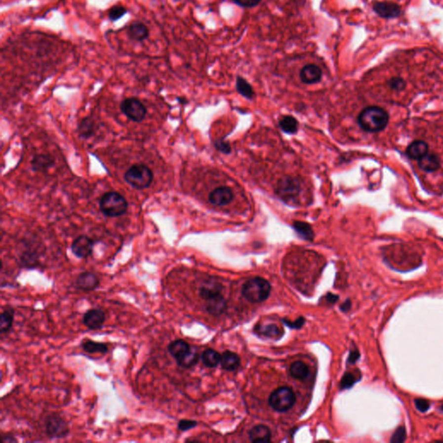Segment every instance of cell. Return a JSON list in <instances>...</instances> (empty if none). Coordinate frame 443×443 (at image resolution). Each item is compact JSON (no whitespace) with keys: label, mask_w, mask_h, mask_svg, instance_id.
<instances>
[{"label":"cell","mask_w":443,"mask_h":443,"mask_svg":"<svg viewBox=\"0 0 443 443\" xmlns=\"http://www.w3.org/2000/svg\"><path fill=\"white\" fill-rule=\"evenodd\" d=\"M81 347L83 349L85 353H89V354H95V353H101V354H106L109 351L108 346L107 344L102 342H96L93 341L90 339H86L81 343Z\"/></svg>","instance_id":"d4e9b609"},{"label":"cell","mask_w":443,"mask_h":443,"mask_svg":"<svg viewBox=\"0 0 443 443\" xmlns=\"http://www.w3.org/2000/svg\"><path fill=\"white\" fill-rule=\"evenodd\" d=\"M358 380H359V378L354 374L352 373V372H346L345 374V376L343 377L342 380H341L340 387H341V389H349L356 382H358Z\"/></svg>","instance_id":"d590c367"},{"label":"cell","mask_w":443,"mask_h":443,"mask_svg":"<svg viewBox=\"0 0 443 443\" xmlns=\"http://www.w3.org/2000/svg\"><path fill=\"white\" fill-rule=\"evenodd\" d=\"M221 364L224 368V370H229V371H233L238 369L240 365V358L238 357V354L226 351L224 352V354L221 356Z\"/></svg>","instance_id":"603a6c76"},{"label":"cell","mask_w":443,"mask_h":443,"mask_svg":"<svg viewBox=\"0 0 443 443\" xmlns=\"http://www.w3.org/2000/svg\"><path fill=\"white\" fill-rule=\"evenodd\" d=\"M280 126L283 132L289 134H294L298 131V121L292 116H284L280 121Z\"/></svg>","instance_id":"4dcf8cb0"},{"label":"cell","mask_w":443,"mask_h":443,"mask_svg":"<svg viewBox=\"0 0 443 443\" xmlns=\"http://www.w3.org/2000/svg\"><path fill=\"white\" fill-rule=\"evenodd\" d=\"M259 332L262 335L272 338V339H279L282 336V330L278 327L276 324H267L264 326H259Z\"/></svg>","instance_id":"1f68e13d"},{"label":"cell","mask_w":443,"mask_h":443,"mask_svg":"<svg viewBox=\"0 0 443 443\" xmlns=\"http://www.w3.org/2000/svg\"><path fill=\"white\" fill-rule=\"evenodd\" d=\"M406 438H407V433H406V429H405L404 427H399L391 436V443H404L405 441H406Z\"/></svg>","instance_id":"e575fe53"},{"label":"cell","mask_w":443,"mask_h":443,"mask_svg":"<svg viewBox=\"0 0 443 443\" xmlns=\"http://www.w3.org/2000/svg\"><path fill=\"white\" fill-rule=\"evenodd\" d=\"M360 352L358 351V349L352 350L351 353H350L349 358H348V363H356L358 360L360 359Z\"/></svg>","instance_id":"b9f144b4"},{"label":"cell","mask_w":443,"mask_h":443,"mask_svg":"<svg viewBox=\"0 0 443 443\" xmlns=\"http://www.w3.org/2000/svg\"><path fill=\"white\" fill-rule=\"evenodd\" d=\"M2 443H18V440L16 439L15 436H8V435H6V436H2Z\"/></svg>","instance_id":"ee69618b"},{"label":"cell","mask_w":443,"mask_h":443,"mask_svg":"<svg viewBox=\"0 0 443 443\" xmlns=\"http://www.w3.org/2000/svg\"><path fill=\"white\" fill-rule=\"evenodd\" d=\"M289 372L293 378L298 380H304L308 377L309 369L306 363L301 361H296L291 364Z\"/></svg>","instance_id":"484cf974"},{"label":"cell","mask_w":443,"mask_h":443,"mask_svg":"<svg viewBox=\"0 0 443 443\" xmlns=\"http://www.w3.org/2000/svg\"><path fill=\"white\" fill-rule=\"evenodd\" d=\"M302 191V183L299 178L284 177L277 185V194L285 202H294Z\"/></svg>","instance_id":"5b68a950"},{"label":"cell","mask_w":443,"mask_h":443,"mask_svg":"<svg viewBox=\"0 0 443 443\" xmlns=\"http://www.w3.org/2000/svg\"><path fill=\"white\" fill-rule=\"evenodd\" d=\"M351 307H352V301L350 300H346L344 303L342 304V306L340 307V309L343 311V312H348V311L351 309Z\"/></svg>","instance_id":"f6af8a7d"},{"label":"cell","mask_w":443,"mask_h":443,"mask_svg":"<svg viewBox=\"0 0 443 443\" xmlns=\"http://www.w3.org/2000/svg\"><path fill=\"white\" fill-rule=\"evenodd\" d=\"M14 310L11 307H7L3 310L0 316V332L6 334L11 331L14 321Z\"/></svg>","instance_id":"7402d4cb"},{"label":"cell","mask_w":443,"mask_h":443,"mask_svg":"<svg viewBox=\"0 0 443 443\" xmlns=\"http://www.w3.org/2000/svg\"><path fill=\"white\" fill-rule=\"evenodd\" d=\"M106 319L104 311L99 308H92L83 314L82 323L89 330H99L103 327Z\"/></svg>","instance_id":"30bf717a"},{"label":"cell","mask_w":443,"mask_h":443,"mask_svg":"<svg viewBox=\"0 0 443 443\" xmlns=\"http://www.w3.org/2000/svg\"><path fill=\"white\" fill-rule=\"evenodd\" d=\"M202 360L205 366L214 368L221 362V356L215 350L208 349L202 353Z\"/></svg>","instance_id":"f1b7e54d"},{"label":"cell","mask_w":443,"mask_h":443,"mask_svg":"<svg viewBox=\"0 0 443 443\" xmlns=\"http://www.w3.org/2000/svg\"><path fill=\"white\" fill-rule=\"evenodd\" d=\"M206 302H207L206 305L207 311L209 314L216 316L223 314L226 308V301L224 300V297L222 296V294L206 300Z\"/></svg>","instance_id":"cb8c5ba5"},{"label":"cell","mask_w":443,"mask_h":443,"mask_svg":"<svg viewBox=\"0 0 443 443\" xmlns=\"http://www.w3.org/2000/svg\"><path fill=\"white\" fill-rule=\"evenodd\" d=\"M418 165L422 171L426 172H434L439 169L441 161L436 154L429 153L426 154L424 157L419 160Z\"/></svg>","instance_id":"ffe728a7"},{"label":"cell","mask_w":443,"mask_h":443,"mask_svg":"<svg viewBox=\"0 0 443 443\" xmlns=\"http://www.w3.org/2000/svg\"><path fill=\"white\" fill-rule=\"evenodd\" d=\"M31 164L33 171H46L49 170V168L52 167L55 164V160L50 154H36L35 156L32 158Z\"/></svg>","instance_id":"9a60e30c"},{"label":"cell","mask_w":443,"mask_h":443,"mask_svg":"<svg viewBox=\"0 0 443 443\" xmlns=\"http://www.w3.org/2000/svg\"><path fill=\"white\" fill-rule=\"evenodd\" d=\"M127 36L131 40L142 42L149 37V30L143 23H133L127 28Z\"/></svg>","instance_id":"e0dca14e"},{"label":"cell","mask_w":443,"mask_h":443,"mask_svg":"<svg viewBox=\"0 0 443 443\" xmlns=\"http://www.w3.org/2000/svg\"><path fill=\"white\" fill-rule=\"evenodd\" d=\"M406 154L412 160L419 161L429 154V145L422 140H415L408 146Z\"/></svg>","instance_id":"ac0fdd59"},{"label":"cell","mask_w":443,"mask_h":443,"mask_svg":"<svg viewBox=\"0 0 443 443\" xmlns=\"http://www.w3.org/2000/svg\"><path fill=\"white\" fill-rule=\"evenodd\" d=\"M233 193L229 187L221 186L209 193V200L214 205L224 206L232 201Z\"/></svg>","instance_id":"7c38bea8"},{"label":"cell","mask_w":443,"mask_h":443,"mask_svg":"<svg viewBox=\"0 0 443 443\" xmlns=\"http://www.w3.org/2000/svg\"><path fill=\"white\" fill-rule=\"evenodd\" d=\"M192 348L188 343L185 342V340H182V339L174 340L170 343L167 346L168 353H170V355L176 361L185 355Z\"/></svg>","instance_id":"d6986e66"},{"label":"cell","mask_w":443,"mask_h":443,"mask_svg":"<svg viewBox=\"0 0 443 443\" xmlns=\"http://www.w3.org/2000/svg\"><path fill=\"white\" fill-rule=\"evenodd\" d=\"M199 359L198 353L191 349L188 353L180 358L179 360H177L176 362L178 363V366L183 367L185 369H190L192 367L195 366L199 362Z\"/></svg>","instance_id":"83f0119b"},{"label":"cell","mask_w":443,"mask_h":443,"mask_svg":"<svg viewBox=\"0 0 443 443\" xmlns=\"http://www.w3.org/2000/svg\"><path fill=\"white\" fill-rule=\"evenodd\" d=\"M94 242L87 236H80L71 245V251L77 258L86 259L90 256L94 250Z\"/></svg>","instance_id":"9c48e42d"},{"label":"cell","mask_w":443,"mask_h":443,"mask_svg":"<svg viewBox=\"0 0 443 443\" xmlns=\"http://www.w3.org/2000/svg\"><path fill=\"white\" fill-rule=\"evenodd\" d=\"M293 226L297 234L299 235L300 238L307 241H312L314 239V231L312 230L310 224L304 222H295Z\"/></svg>","instance_id":"f546056e"},{"label":"cell","mask_w":443,"mask_h":443,"mask_svg":"<svg viewBox=\"0 0 443 443\" xmlns=\"http://www.w3.org/2000/svg\"><path fill=\"white\" fill-rule=\"evenodd\" d=\"M40 254L39 249L29 246L19 255V264L25 269H35L39 265Z\"/></svg>","instance_id":"4fadbf2b"},{"label":"cell","mask_w":443,"mask_h":443,"mask_svg":"<svg viewBox=\"0 0 443 443\" xmlns=\"http://www.w3.org/2000/svg\"><path fill=\"white\" fill-rule=\"evenodd\" d=\"M124 179L133 188L143 190L150 186L154 179V173L145 164H133L125 172Z\"/></svg>","instance_id":"3957f363"},{"label":"cell","mask_w":443,"mask_h":443,"mask_svg":"<svg viewBox=\"0 0 443 443\" xmlns=\"http://www.w3.org/2000/svg\"><path fill=\"white\" fill-rule=\"evenodd\" d=\"M45 433L49 439H62L70 433L65 419L57 414H50L45 419Z\"/></svg>","instance_id":"52a82bcc"},{"label":"cell","mask_w":443,"mask_h":443,"mask_svg":"<svg viewBox=\"0 0 443 443\" xmlns=\"http://www.w3.org/2000/svg\"><path fill=\"white\" fill-rule=\"evenodd\" d=\"M100 277L93 272L81 273L76 279V287L84 292H89L96 289L100 286Z\"/></svg>","instance_id":"8fae6325"},{"label":"cell","mask_w":443,"mask_h":443,"mask_svg":"<svg viewBox=\"0 0 443 443\" xmlns=\"http://www.w3.org/2000/svg\"><path fill=\"white\" fill-rule=\"evenodd\" d=\"M127 12L126 7L122 5H115L108 11V18L111 21L115 22L122 18Z\"/></svg>","instance_id":"836d02e7"},{"label":"cell","mask_w":443,"mask_h":443,"mask_svg":"<svg viewBox=\"0 0 443 443\" xmlns=\"http://www.w3.org/2000/svg\"><path fill=\"white\" fill-rule=\"evenodd\" d=\"M237 89L239 92V94H241L242 96L248 98V99L251 100L254 96V91H253L250 84L242 77H238V80H237Z\"/></svg>","instance_id":"d6a6232c"},{"label":"cell","mask_w":443,"mask_h":443,"mask_svg":"<svg viewBox=\"0 0 443 443\" xmlns=\"http://www.w3.org/2000/svg\"><path fill=\"white\" fill-rule=\"evenodd\" d=\"M216 147L217 150L221 151V152H223L224 154H229V153H231V147H230L229 143L225 142V141L218 140L217 142H216Z\"/></svg>","instance_id":"60d3db41"},{"label":"cell","mask_w":443,"mask_h":443,"mask_svg":"<svg viewBox=\"0 0 443 443\" xmlns=\"http://www.w3.org/2000/svg\"><path fill=\"white\" fill-rule=\"evenodd\" d=\"M440 409H441V410H443V405H442V406L440 407Z\"/></svg>","instance_id":"7dc6e473"},{"label":"cell","mask_w":443,"mask_h":443,"mask_svg":"<svg viewBox=\"0 0 443 443\" xmlns=\"http://www.w3.org/2000/svg\"><path fill=\"white\" fill-rule=\"evenodd\" d=\"M326 300L330 302V303H335L336 301H338L339 300V296L338 295H335V294H332V293H329L326 295V298H325Z\"/></svg>","instance_id":"bcb514c9"},{"label":"cell","mask_w":443,"mask_h":443,"mask_svg":"<svg viewBox=\"0 0 443 443\" xmlns=\"http://www.w3.org/2000/svg\"><path fill=\"white\" fill-rule=\"evenodd\" d=\"M358 121L362 129L369 133L384 130L389 122L388 113L379 107H368L360 113Z\"/></svg>","instance_id":"6da1fadb"},{"label":"cell","mask_w":443,"mask_h":443,"mask_svg":"<svg viewBox=\"0 0 443 443\" xmlns=\"http://www.w3.org/2000/svg\"><path fill=\"white\" fill-rule=\"evenodd\" d=\"M128 203L121 194L116 192L105 193L100 200V209L105 216L118 217L126 212Z\"/></svg>","instance_id":"7a4b0ae2"},{"label":"cell","mask_w":443,"mask_h":443,"mask_svg":"<svg viewBox=\"0 0 443 443\" xmlns=\"http://www.w3.org/2000/svg\"><path fill=\"white\" fill-rule=\"evenodd\" d=\"M197 425H198V422H196V421L184 419V420H181V421L178 422V429L180 431H187V430L195 428Z\"/></svg>","instance_id":"74e56055"},{"label":"cell","mask_w":443,"mask_h":443,"mask_svg":"<svg viewBox=\"0 0 443 443\" xmlns=\"http://www.w3.org/2000/svg\"><path fill=\"white\" fill-rule=\"evenodd\" d=\"M249 438L253 443H269L271 440V431L267 426H255L249 433Z\"/></svg>","instance_id":"44dd1931"},{"label":"cell","mask_w":443,"mask_h":443,"mask_svg":"<svg viewBox=\"0 0 443 443\" xmlns=\"http://www.w3.org/2000/svg\"><path fill=\"white\" fill-rule=\"evenodd\" d=\"M120 108L121 112L134 122L142 121L147 116V108L138 98H126L121 101Z\"/></svg>","instance_id":"ba28073f"},{"label":"cell","mask_w":443,"mask_h":443,"mask_svg":"<svg viewBox=\"0 0 443 443\" xmlns=\"http://www.w3.org/2000/svg\"><path fill=\"white\" fill-rule=\"evenodd\" d=\"M271 286L268 281L261 277L248 280L242 287L243 296L252 303H260L268 299Z\"/></svg>","instance_id":"277c9868"},{"label":"cell","mask_w":443,"mask_h":443,"mask_svg":"<svg viewBox=\"0 0 443 443\" xmlns=\"http://www.w3.org/2000/svg\"><path fill=\"white\" fill-rule=\"evenodd\" d=\"M388 85L393 90L402 91L406 87V82L403 79H402L400 77H394V78H391V80L388 81Z\"/></svg>","instance_id":"8d00e7d4"},{"label":"cell","mask_w":443,"mask_h":443,"mask_svg":"<svg viewBox=\"0 0 443 443\" xmlns=\"http://www.w3.org/2000/svg\"><path fill=\"white\" fill-rule=\"evenodd\" d=\"M233 1L243 7H253L258 4L261 0H233Z\"/></svg>","instance_id":"ab89813d"},{"label":"cell","mask_w":443,"mask_h":443,"mask_svg":"<svg viewBox=\"0 0 443 443\" xmlns=\"http://www.w3.org/2000/svg\"><path fill=\"white\" fill-rule=\"evenodd\" d=\"M300 77L304 83H316L321 81L322 71L316 65L310 64V65L304 67L300 71Z\"/></svg>","instance_id":"2e32d148"},{"label":"cell","mask_w":443,"mask_h":443,"mask_svg":"<svg viewBox=\"0 0 443 443\" xmlns=\"http://www.w3.org/2000/svg\"><path fill=\"white\" fill-rule=\"evenodd\" d=\"M95 128L96 127H95V123L94 121L89 117H87V118H84L79 124L78 133L81 138L89 139L95 133Z\"/></svg>","instance_id":"4316f807"},{"label":"cell","mask_w":443,"mask_h":443,"mask_svg":"<svg viewBox=\"0 0 443 443\" xmlns=\"http://www.w3.org/2000/svg\"><path fill=\"white\" fill-rule=\"evenodd\" d=\"M223 286L215 278L207 280L199 287V295L203 300H208L218 296L222 293Z\"/></svg>","instance_id":"5bb4252c"},{"label":"cell","mask_w":443,"mask_h":443,"mask_svg":"<svg viewBox=\"0 0 443 443\" xmlns=\"http://www.w3.org/2000/svg\"><path fill=\"white\" fill-rule=\"evenodd\" d=\"M284 322H285L288 326H290V327L295 328V329H297V328H300L303 325L305 320H304V318H299L295 322H292V323H291L289 321H284Z\"/></svg>","instance_id":"7bdbcfd3"},{"label":"cell","mask_w":443,"mask_h":443,"mask_svg":"<svg viewBox=\"0 0 443 443\" xmlns=\"http://www.w3.org/2000/svg\"><path fill=\"white\" fill-rule=\"evenodd\" d=\"M295 400V395L290 388L281 387L271 394L269 403L276 411L285 412L293 407Z\"/></svg>","instance_id":"8992f818"},{"label":"cell","mask_w":443,"mask_h":443,"mask_svg":"<svg viewBox=\"0 0 443 443\" xmlns=\"http://www.w3.org/2000/svg\"><path fill=\"white\" fill-rule=\"evenodd\" d=\"M415 405L419 411L422 412V413H425V412L428 411L429 408H430L429 402L428 400H426V399H422V398L415 399Z\"/></svg>","instance_id":"f35d334b"}]
</instances>
